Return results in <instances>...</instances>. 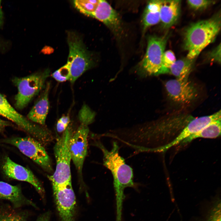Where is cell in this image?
<instances>
[{
  "label": "cell",
  "mask_w": 221,
  "mask_h": 221,
  "mask_svg": "<svg viewBox=\"0 0 221 221\" xmlns=\"http://www.w3.org/2000/svg\"><path fill=\"white\" fill-rule=\"evenodd\" d=\"M194 60L187 57L176 61L170 67L169 73L180 80L188 79L192 68Z\"/></svg>",
  "instance_id": "ffe728a7"
},
{
  "label": "cell",
  "mask_w": 221,
  "mask_h": 221,
  "mask_svg": "<svg viewBox=\"0 0 221 221\" xmlns=\"http://www.w3.org/2000/svg\"><path fill=\"white\" fill-rule=\"evenodd\" d=\"M89 132L88 126L80 123L76 132L73 133L70 142L71 159L80 175L87 153Z\"/></svg>",
  "instance_id": "30bf717a"
},
{
  "label": "cell",
  "mask_w": 221,
  "mask_h": 221,
  "mask_svg": "<svg viewBox=\"0 0 221 221\" xmlns=\"http://www.w3.org/2000/svg\"><path fill=\"white\" fill-rule=\"evenodd\" d=\"M73 133L71 126L68 125L62 135L56 139L54 148L56 162V169L53 174L48 176L52 187L72 183L70 142Z\"/></svg>",
  "instance_id": "3957f363"
},
{
  "label": "cell",
  "mask_w": 221,
  "mask_h": 221,
  "mask_svg": "<svg viewBox=\"0 0 221 221\" xmlns=\"http://www.w3.org/2000/svg\"><path fill=\"white\" fill-rule=\"evenodd\" d=\"M160 21V0H153L148 3L144 12L142 24L144 30Z\"/></svg>",
  "instance_id": "d6986e66"
},
{
  "label": "cell",
  "mask_w": 221,
  "mask_h": 221,
  "mask_svg": "<svg viewBox=\"0 0 221 221\" xmlns=\"http://www.w3.org/2000/svg\"><path fill=\"white\" fill-rule=\"evenodd\" d=\"M0 114L41 144L47 143L52 140V135L48 130L31 121L17 112L0 93Z\"/></svg>",
  "instance_id": "52a82bcc"
},
{
  "label": "cell",
  "mask_w": 221,
  "mask_h": 221,
  "mask_svg": "<svg viewBox=\"0 0 221 221\" xmlns=\"http://www.w3.org/2000/svg\"><path fill=\"white\" fill-rule=\"evenodd\" d=\"M208 59L211 61L221 63V44H220L208 54Z\"/></svg>",
  "instance_id": "4316f807"
},
{
  "label": "cell",
  "mask_w": 221,
  "mask_h": 221,
  "mask_svg": "<svg viewBox=\"0 0 221 221\" xmlns=\"http://www.w3.org/2000/svg\"><path fill=\"white\" fill-rule=\"evenodd\" d=\"M95 115V113L84 104L79 112L78 118L80 123L88 126L93 122Z\"/></svg>",
  "instance_id": "7402d4cb"
},
{
  "label": "cell",
  "mask_w": 221,
  "mask_h": 221,
  "mask_svg": "<svg viewBox=\"0 0 221 221\" xmlns=\"http://www.w3.org/2000/svg\"><path fill=\"white\" fill-rule=\"evenodd\" d=\"M94 145L101 150L103 155V165L110 170L113 176L116 196V219H120L125 197V189L128 187L137 188L133 180V169L119 155V147L116 141L113 142L110 150L107 149L100 142H95Z\"/></svg>",
  "instance_id": "6da1fadb"
},
{
  "label": "cell",
  "mask_w": 221,
  "mask_h": 221,
  "mask_svg": "<svg viewBox=\"0 0 221 221\" xmlns=\"http://www.w3.org/2000/svg\"><path fill=\"white\" fill-rule=\"evenodd\" d=\"M52 76L59 82H63L69 80L70 74L69 68L66 64L64 66L55 71Z\"/></svg>",
  "instance_id": "603a6c76"
},
{
  "label": "cell",
  "mask_w": 221,
  "mask_h": 221,
  "mask_svg": "<svg viewBox=\"0 0 221 221\" xmlns=\"http://www.w3.org/2000/svg\"><path fill=\"white\" fill-rule=\"evenodd\" d=\"M12 125V124L10 122L4 120L0 118V132H3L6 127Z\"/></svg>",
  "instance_id": "f1b7e54d"
},
{
  "label": "cell",
  "mask_w": 221,
  "mask_h": 221,
  "mask_svg": "<svg viewBox=\"0 0 221 221\" xmlns=\"http://www.w3.org/2000/svg\"><path fill=\"white\" fill-rule=\"evenodd\" d=\"M50 83L45 85L43 91L27 114V118L31 121L41 125L45 124L49 108L48 95Z\"/></svg>",
  "instance_id": "9a60e30c"
},
{
  "label": "cell",
  "mask_w": 221,
  "mask_h": 221,
  "mask_svg": "<svg viewBox=\"0 0 221 221\" xmlns=\"http://www.w3.org/2000/svg\"><path fill=\"white\" fill-rule=\"evenodd\" d=\"M221 27L220 11L211 17L190 25L184 33V46L187 57L195 59L206 47L215 39Z\"/></svg>",
  "instance_id": "7a4b0ae2"
},
{
  "label": "cell",
  "mask_w": 221,
  "mask_h": 221,
  "mask_svg": "<svg viewBox=\"0 0 221 221\" xmlns=\"http://www.w3.org/2000/svg\"><path fill=\"white\" fill-rule=\"evenodd\" d=\"M0 199L10 201L14 206L18 207L25 204L35 206L32 202L23 195L19 186L13 185L0 181Z\"/></svg>",
  "instance_id": "e0dca14e"
},
{
  "label": "cell",
  "mask_w": 221,
  "mask_h": 221,
  "mask_svg": "<svg viewBox=\"0 0 221 221\" xmlns=\"http://www.w3.org/2000/svg\"><path fill=\"white\" fill-rule=\"evenodd\" d=\"M220 211V210L219 211H217L215 213L214 215V216L213 215V217L211 219L210 221H220V212L219 213V212Z\"/></svg>",
  "instance_id": "1f68e13d"
},
{
  "label": "cell",
  "mask_w": 221,
  "mask_h": 221,
  "mask_svg": "<svg viewBox=\"0 0 221 221\" xmlns=\"http://www.w3.org/2000/svg\"><path fill=\"white\" fill-rule=\"evenodd\" d=\"M3 14L1 7V1L0 0V27L2 26L3 23Z\"/></svg>",
  "instance_id": "d6a6232c"
},
{
  "label": "cell",
  "mask_w": 221,
  "mask_h": 221,
  "mask_svg": "<svg viewBox=\"0 0 221 221\" xmlns=\"http://www.w3.org/2000/svg\"><path fill=\"white\" fill-rule=\"evenodd\" d=\"M169 36L167 33L161 37H149L146 53L138 67L140 74L151 76L169 73L163 65L162 57Z\"/></svg>",
  "instance_id": "277c9868"
},
{
  "label": "cell",
  "mask_w": 221,
  "mask_h": 221,
  "mask_svg": "<svg viewBox=\"0 0 221 221\" xmlns=\"http://www.w3.org/2000/svg\"><path fill=\"white\" fill-rule=\"evenodd\" d=\"M174 54L171 50L165 51L162 57V63L164 67L169 70L170 67L176 61Z\"/></svg>",
  "instance_id": "d4e9b609"
},
{
  "label": "cell",
  "mask_w": 221,
  "mask_h": 221,
  "mask_svg": "<svg viewBox=\"0 0 221 221\" xmlns=\"http://www.w3.org/2000/svg\"><path fill=\"white\" fill-rule=\"evenodd\" d=\"M218 116L215 114L194 118L190 120L181 130L179 134L171 142L157 147L153 152H163L171 147L179 144L189 136L198 132L211 122L216 120Z\"/></svg>",
  "instance_id": "7c38bea8"
},
{
  "label": "cell",
  "mask_w": 221,
  "mask_h": 221,
  "mask_svg": "<svg viewBox=\"0 0 221 221\" xmlns=\"http://www.w3.org/2000/svg\"><path fill=\"white\" fill-rule=\"evenodd\" d=\"M69 54L67 64L69 68V81L73 83L93 65L91 54L84 46L81 38L73 32L68 34Z\"/></svg>",
  "instance_id": "5b68a950"
},
{
  "label": "cell",
  "mask_w": 221,
  "mask_h": 221,
  "mask_svg": "<svg viewBox=\"0 0 221 221\" xmlns=\"http://www.w3.org/2000/svg\"><path fill=\"white\" fill-rule=\"evenodd\" d=\"M91 17L103 22L115 33L121 30V21L118 15L105 0H100L97 8Z\"/></svg>",
  "instance_id": "5bb4252c"
},
{
  "label": "cell",
  "mask_w": 221,
  "mask_h": 221,
  "mask_svg": "<svg viewBox=\"0 0 221 221\" xmlns=\"http://www.w3.org/2000/svg\"><path fill=\"white\" fill-rule=\"evenodd\" d=\"M216 1L213 0H187V3L192 9L196 10H204L214 4Z\"/></svg>",
  "instance_id": "cb8c5ba5"
},
{
  "label": "cell",
  "mask_w": 221,
  "mask_h": 221,
  "mask_svg": "<svg viewBox=\"0 0 221 221\" xmlns=\"http://www.w3.org/2000/svg\"><path fill=\"white\" fill-rule=\"evenodd\" d=\"M59 120L68 126L70 122V119L68 116H62Z\"/></svg>",
  "instance_id": "4dcf8cb0"
},
{
  "label": "cell",
  "mask_w": 221,
  "mask_h": 221,
  "mask_svg": "<svg viewBox=\"0 0 221 221\" xmlns=\"http://www.w3.org/2000/svg\"><path fill=\"white\" fill-rule=\"evenodd\" d=\"M165 87L169 98L176 103L188 104L197 96L196 88L188 79H171L166 82Z\"/></svg>",
  "instance_id": "8fae6325"
},
{
  "label": "cell",
  "mask_w": 221,
  "mask_h": 221,
  "mask_svg": "<svg viewBox=\"0 0 221 221\" xmlns=\"http://www.w3.org/2000/svg\"><path fill=\"white\" fill-rule=\"evenodd\" d=\"M68 126L61 122L59 120H58L56 123V128L57 131L59 133H63L66 130Z\"/></svg>",
  "instance_id": "83f0119b"
},
{
  "label": "cell",
  "mask_w": 221,
  "mask_h": 221,
  "mask_svg": "<svg viewBox=\"0 0 221 221\" xmlns=\"http://www.w3.org/2000/svg\"><path fill=\"white\" fill-rule=\"evenodd\" d=\"M4 142L17 147L23 154L32 160L46 171H53L50 158L42 144L31 137H13L5 139Z\"/></svg>",
  "instance_id": "ba28073f"
},
{
  "label": "cell",
  "mask_w": 221,
  "mask_h": 221,
  "mask_svg": "<svg viewBox=\"0 0 221 221\" xmlns=\"http://www.w3.org/2000/svg\"><path fill=\"white\" fill-rule=\"evenodd\" d=\"M52 188L61 221H74L76 199L72 183Z\"/></svg>",
  "instance_id": "9c48e42d"
},
{
  "label": "cell",
  "mask_w": 221,
  "mask_h": 221,
  "mask_svg": "<svg viewBox=\"0 0 221 221\" xmlns=\"http://www.w3.org/2000/svg\"><path fill=\"white\" fill-rule=\"evenodd\" d=\"M221 119L214 121L197 133L189 136L179 144L184 145L198 138H214L221 135Z\"/></svg>",
  "instance_id": "ac0fdd59"
},
{
  "label": "cell",
  "mask_w": 221,
  "mask_h": 221,
  "mask_svg": "<svg viewBox=\"0 0 221 221\" xmlns=\"http://www.w3.org/2000/svg\"><path fill=\"white\" fill-rule=\"evenodd\" d=\"M4 174L8 177L28 182L32 184L37 191L41 196L44 191L41 184L29 169L12 161L6 157L2 167Z\"/></svg>",
  "instance_id": "4fadbf2b"
},
{
  "label": "cell",
  "mask_w": 221,
  "mask_h": 221,
  "mask_svg": "<svg viewBox=\"0 0 221 221\" xmlns=\"http://www.w3.org/2000/svg\"><path fill=\"white\" fill-rule=\"evenodd\" d=\"M99 0H75L73 1L75 7L82 14L91 17L97 8Z\"/></svg>",
  "instance_id": "44dd1931"
},
{
  "label": "cell",
  "mask_w": 221,
  "mask_h": 221,
  "mask_svg": "<svg viewBox=\"0 0 221 221\" xmlns=\"http://www.w3.org/2000/svg\"><path fill=\"white\" fill-rule=\"evenodd\" d=\"M50 216V212H46L40 216L36 221H49Z\"/></svg>",
  "instance_id": "f546056e"
},
{
  "label": "cell",
  "mask_w": 221,
  "mask_h": 221,
  "mask_svg": "<svg viewBox=\"0 0 221 221\" xmlns=\"http://www.w3.org/2000/svg\"><path fill=\"white\" fill-rule=\"evenodd\" d=\"M50 73L49 70L47 69L24 77H15L13 79L18 90L14 98L15 106L17 108L21 110L25 108L44 88Z\"/></svg>",
  "instance_id": "8992f818"
},
{
  "label": "cell",
  "mask_w": 221,
  "mask_h": 221,
  "mask_svg": "<svg viewBox=\"0 0 221 221\" xmlns=\"http://www.w3.org/2000/svg\"><path fill=\"white\" fill-rule=\"evenodd\" d=\"M181 2L160 0V20L164 28H169L176 22L180 15Z\"/></svg>",
  "instance_id": "2e32d148"
},
{
  "label": "cell",
  "mask_w": 221,
  "mask_h": 221,
  "mask_svg": "<svg viewBox=\"0 0 221 221\" xmlns=\"http://www.w3.org/2000/svg\"><path fill=\"white\" fill-rule=\"evenodd\" d=\"M0 221H26L22 215L9 212L0 213Z\"/></svg>",
  "instance_id": "484cf974"
}]
</instances>
